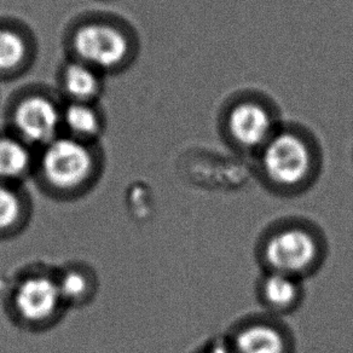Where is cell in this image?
<instances>
[{
    "label": "cell",
    "instance_id": "obj_1",
    "mask_svg": "<svg viewBox=\"0 0 353 353\" xmlns=\"http://www.w3.org/2000/svg\"><path fill=\"white\" fill-rule=\"evenodd\" d=\"M102 173L94 144L59 134L40 148L34 174L40 189L57 200H75L92 190Z\"/></svg>",
    "mask_w": 353,
    "mask_h": 353
},
{
    "label": "cell",
    "instance_id": "obj_2",
    "mask_svg": "<svg viewBox=\"0 0 353 353\" xmlns=\"http://www.w3.org/2000/svg\"><path fill=\"white\" fill-rule=\"evenodd\" d=\"M6 307L12 321L30 332L54 327L67 310L54 272L41 269L27 271L16 279Z\"/></svg>",
    "mask_w": 353,
    "mask_h": 353
},
{
    "label": "cell",
    "instance_id": "obj_3",
    "mask_svg": "<svg viewBox=\"0 0 353 353\" xmlns=\"http://www.w3.org/2000/svg\"><path fill=\"white\" fill-rule=\"evenodd\" d=\"M74 59L91 65L101 73L125 68L134 54L132 35L123 25L96 19L75 26L69 35Z\"/></svg>",
    "mask_w": 353,
    "mask_h": 353
},
{
    "label": "cell",
    "instance_id": "obj_4",
    "mask_svg": "<svg viewBox=\"0 0 353 353\" xmlns=\"http://www.w3.org/2000/svg\"><path fill=\"white\" fill-rule=\"evenodd\" d=\"M221 128L242 150H261L280 128V114L270 99L258 94H237L221 112Z\"/></svg>",
    "mask_w": 353,
    "mask_h": 353
},
{
    "label": "cell",
    "instance_id": "obj_5",
    "mask_svg": "<svg viewBox=\"0 0 353 353\" xmlns=\"http://www.w3.org/2000/svg\"><path fill=\"white\" fill-rule=\"evenodd\" d=\"M260 155L268 176L282 185L304 181L314 163V149L307 133L296 126L281 125Z\"/></svg>",
    "mask_w": 353,
    "mask_h": 353
},
{
    "label": "cell",
    "instance_id": "obj_6",
    "mask_svg": "<svg viewBox=\"0 0 353 353\" xmlns=\"http://www.w3.org/2000/svg\"><path fill=\"white\" fill-rule=\"evenodd\" d=\"M10 115L11 133L30 147L40 149L62 134V107L44 92L22 96L16 101Z\"/></svg>",
    "mask_w": 353,
    "mask_h": 353
},
{
    "label": "cell",
    "instance_id": "obj_7",
    "mask_svg": "<svg viewBox=\"0 0 353 353\" xmlns=\"http://www.w3.org/2000/svg\"><path fill=\"white\" fill-rule=\"evenodd\" d=\"M317 245L306 231L290 229L277 232L266 245L265 256L272 271L296 276L314 263Z\"/></svg>",
    "mask_w": 353,
    "mask_h": 353
},
{
    "label": "cell",
    "instance_id": "obj_8",
    "mask_svg": "<svg viewBox=\"0 0 353 353\" xmlns=\"http://www.w3.org/2000/svg\"><path fill=\"white\" fill-rule=\"evenodd\" d=\"M59 85L69 102L94 103L103 91L102 73L74 59L61 70Z\"/></svg>",
    "mask_w": 353,
    "mask_h": 353
},
{
    "label": "cell",
    "instance_id": "obj_9",
    "mask_svg": "<svg viewBox=\"0 0 353 353\" xmlns=\"http://www.w3.org/2000/svg\"><path fill=\"white\" fill-rule=\"evenodd\" d=\"M35 159L33 148L15 134H0V182L22 185L34 173Z\"/></svg>",
    "mask_w": 353,
    "mask_h": 353
},
{
    "label": "cell",
    "instance_id": "obj_10",
    "mask_svg": "<svg viewBox=\"0 0 353 353\" xmlns=\"http://www.w3.org/2000/svg\"><path fill=\"white\" fill-rule=\"evenodd\" d=\"M59 293L64 305L69 307H83L94 300L99 282L94 271L83 263L65 265L54 272Z\"/></svg>",
    "mask_w": 353,
    "mask_h": 353
},
{
    "label": "cell",
    "instance_id": "obj_11",
    "mask_svg": "<svg viewBox=\"0 0 353 353\" xmlns=\"http://www.w3.org/2000/svg\"><path fill=\"white\" fill-rule=\"evenodd\" d=\"M30 216L32 203L22 185L0 182V239L19 235Z\"/></svg>",
    "mask_w": 353,
    "mask_h": 353
},
{
    "label": "cell",
    "instance_id": "obj_12",
    "mask_svg": "<svg viewBox=\"0 0 353 353\" xmlns=\"http://www.w3.org/2000/svg\"><path fill=\"white\" fill-rule=\"evenodd\" d=\"M33 57V44L16 25H0V78L23 72Z\"/></svg>",
    "mask_w": 353,
    "mask_h": 353
},
{
    "label": "cell",
    "instance_id": "obj_13",
    "mask_svg": "<svg viewBox=\"0 0 353 353\" xmlns=\"http://www.w3.org/2000/svg\"><path fill=\"white\" fill-rule=\"evenodd\" d=\"M62 128L67 136L94 144L103 132V117L94 103L68 101L62 107Z\"/></svg>",
    "mask_w": 353,
    "mask_h": 353
},
{
    "label": "cell",
    "instance_id": "obj_14",
    "mask_svg": "<svg viewBox=\"0 0 353 353\" xmlns=\"http://www.w3.org/2000/svg\"><path fill=\"white\" fill-rule=\"evenodd\" d=\"M285 341L275 328L254 324L241 330L236 338V353H283Z\"/></svg>",
    "mask_w": 353,
    "mask_h": 353
},
{
    "label": "cell",
    "instance_id": "obj_15",
    "mask_svg": "<svg viewBox=\"0 0 353 353\" xmlns=\"http://www.w3.org/2000/svg\"><path fill=\"white\" fill-rule=\"evenodd\" d=\"M299 287L294 276L272 271L263 285V293L269 304L276 307H287L298 298Z\"/></svg>",
    "mask_w": 353,
    "mask_h": 353
},
{
    "label": "cell",
    "instance_id": "obj_16",
    "mask_svg": "<svg viewBox=\"0 0 353 353\" xmlns=\"http://www.w3.org/2000/svg\"><path fill=\"white\" fill-rule=\"evenodd\" d=\"M207 353H235L230 351L229 348L225 347V346H223V345H218V346H214V347H212L210 351Z\"/></svg>",
    "mask_w": 353,
    "mask_h": 353
}]
</instances>
